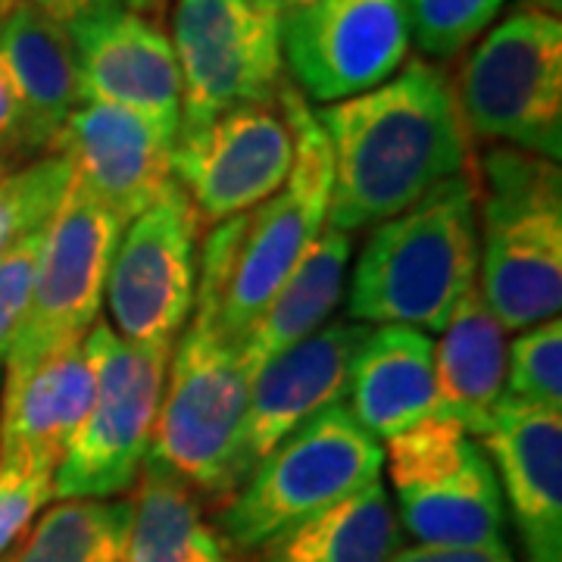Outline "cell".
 I'll use <instances>...</instances> for the list:
<instances>
[{"instance_id":"cell-1","label":"cell","mask_w":562,"mask_h":562,"mask_svg":"<svg viewBox=\"0 0 562 562\" xmlns=\"http://www.w3.org/2000/svg\"><path fill=\"white\" fill-rule=\"evenodd\" d=\"M331 147L328 228L353 235L409 210L472 169L453 85L441 66L403 63L401 76L316 113Z\"/></svg>"},{"instance_id":"cell-2","label":"cell","mask_w":562,"mask_h":562,"mask_svg":"<svg viewBox=\"0 0 562 562\" xmlns=\"http://www.w3.org/2000/svg\"><path fill=\"white\" fill-rule=\"evenodd\" d=\"M279 103L294 125V166L279 191L206 232L194 310L241 350L254 322L319 238L331 203V147L313 106L284 79Z\"/></svg>"},{"instance_id":"cell-3","label":"cell","mask_w":562,"mask_h":562,"mask_svg":"<svg viewBox=\"0 0 562 562\" xmlns=\"http://www.w3.org/2000/svg\"><path fill=\"white\" fill-rule=\"evenodd\" d=\"M475 281L479 184L469 169L375 225L353 266L347 319L443 331Z\"/></svg>"},{"instance_id":"cell-4","label":"cell","mask_w":562,"mask_h":562,"mask_svg":"<svg viewBox=\"0 0 562 562\" xmlns=\"http://www.w3.org/2000/svg\"><path fill=\"white\" fill-rule=\"evenodd\" d=\"M475 184L482 301L506 331L557 319L562 306L560 162L491 144Z\"/></svg>"},{"instance_id":"cell-5","label":"cell","mask_w":562,"mask_h":562,"mask_svg":"<svg viewBox=\"0 0 562 562\" xmlns=\"http://www.w3.org/2000/svg\"><path fill=\"white\" fill-rule=\"evenodd\" d=\"M384 447L335 403L257 462L247 482L216 509V531L238 557L291 525L382 482Z\"/></svg>"},{"instance_id":"cell-6","label":"cell","mask_w":562,"mask_h":562,"mask_svg":"<svg viewBox=\"0 0 562 562\" xmlns=\"http://www.w3.org/2000/svg\"><path fill=\"white\" fill-rule=\"evenodd\" d=\"M247 397L250 379L241 350L225 341L213 322L191 313L169 357L147 457L172 469L206 506L220 509L241 487L238 447Z\"/></svg>"},{"instance_id":"cell-7","label":"cell","mask_w":562,"mask_h":562,"mask_svg":"<svg viewBox=\"0 0 562 562\" xmlns=\"http://www.w3.org/2000/svg\"><path fill=\"white\" fill-rule=\"evenodd\" d=\"M94 401L54 472L57 501H116L132 491L150 453L172 347L132 344L106 322L85 335Z\"/></svg>"},{"instance_id":"cell-8","label":"cell","mask_w":562,"mask_h":562,"mask_svg":"<svg viewBox=\"0 0 562 562\" xmlns=\"http://www.w3.org/2000/svg\"><path fill=\"white\" fill-rule=\"evenodd\" d=\"M450 85L469 138L560 162L562 25L557 16L513 10L475 44Z\"/></svg>"},{"instance_id":"cell-9","label":"cell","mask_w":562,"mask_h":562,"mask_svg":"<svg viewBox=\"0 0 562 562\" xmlns=\"http://www.w3.org/2000/svg\"><path fill=\"white\" fill-rule=\"evenodd\" d=\"M125 222L72 181L41 238L32 291L7 353L3 391L32 375L50 353L85 341L106 294L110 262Z\"/></svg>"},{"instance_id":"cell-10","label":"cell","mask_w":562,"mask_h":562,"mask_svg":"<svg viewBox=\"0 0 562 562\" xmlns=\"http://www.w3.org/2000/svg\"><path fill=\"white\" fill-rule=\"evenodd\" d=\"M403 528L422 547H506L497 472L479 438L450 419L419 422L384 443Z\"/></svg>"},{"instance_id":"cell-11","label":"cell","mask_w":562,"mask_h":562,"mask_svg":"<svg viewBox=\"0 0 562 562\" xmlns=\"http://www.w3.org/2000/svg\"><path fill=\"white\" fill-rule=\"evenodd\" d=\"M169 44L181 76L179 128L238 103L279 101L281 16L266 0H176Z\"/></svg>"},{"instance_id":"cell-12","label":"cell","mask_w":562,"mask_h":562,"mask_svg":"<svg viewBox=\"0 0 562 562\" xmlns=\"http://www.w3.org/2000/svg\"><path fill=\"white\" fill-rule=\"evenodd\" d=\"M294 144V125L279 101L238 103L179 128L169 166L201 232L269 201L291 176Z\"/></svg>"},{"instance_id":"cell-13","label":"cell","mask_w":562,"mask_h":562,"mask_svg":"<svg viewBox=\"0 0 562 562\" xmlns=\"http://www.w3.org/2000/svg\"><path fill=\"white\" fill-rule=\"evenodd\" d=\"M198 241L201 225L179 184L122 228L103 294L120 338L154 347L179 341L194 310Z\"/></svg>"},{"instance_id":"cell-14","label":"cell","mask_w":562,"mask_h":562,"mask_svg":"<svg viewBox=\"0 0 562 562\" xmlns=\"http://www.w3.org/2000/svg\"><path fill=\"white\" fill-rule=\"evenodd\" d=\"M401 0H313L281 16V60L316 103H341L394 79L409 60Z\"/></svg>"},{"instance_id":"cell-15","label":"cell","mask_w":562,"mask_h":562,"mask_svg":"<svg viewBox=\"0 0 562 562\" xmlns=\"http://www.w3.org/2000/svg\"><path fill=\"white\" fill-rule=\"evenodd\" d=\"M79 63V101L113 103L179 135L181 76L162 25L122 7H94L66 25Z\"/></svg>"},{"instance_id":"cell-16","label":"cell","mask_w":562,"mask_h":562,"mask_svg":"<svg viewBox=\"0 0 562 562\" xmlns=\"http://www.w3.org/2000/svg\"><path fill=\"white\" fill-rule=\"evenodd\" d=\"M369 335L372 325L331 319L254 375L238 447L241 484L257 469V462L266 460L284 438H291L303 422L347 397L353 362Z\"/></svg>"},{"instance_id":"cell-17","label":"cell","mask_w":562,"mask_h":562,"mask_svg":"<svg viewBox=\"0 0 562 562\" xmlns=\"http://www.w3.org/2000/svg\"><path fill=\"white\" fill-rule=\"evenodd\" d=\"M172 140L154 122L113 103H79L50 154L69 162L72 181L125 225L176 184Z\"/></svg>"},{"instance_id":"cell-18","label":"cell","mask_w":562,"mask_h":562,"mask_svg":"<svg viewBox=\"0 0 562 562\" xmlns=\"http://www.w3.org/2000/svg\"><path fill=\"white\" fill-rule=\"evenodd\" d=\"M482 447L528 562H562V413L501 401Z\"/></svg>"},{"instance_id":"cell-19","label":"cell","mask_w":562,"mask_h":562,"mask_svg":"<svg viewBox=\"0 0 562 562\" xmlns=\"http://www.w3.org/2000/svg\"><path fill=\"white\" fill-rule=\"evenodd\" d=\"M350 413L379 443L435 416V341L401 325H379L350 372Z\"/></svg>"},{"instance_id":"cell-20","label":"cell","mask_w":562,"mask_h":562,"mask_svg":"<svg viewBox=\"0 0 562 562\" xmlns=\"http://www.w3.org/2000/svg\"><path fill=\"white\" fill-rule=\"evenodd\" d=\"M503 379L506 328L487 310L475 281L435 344V416L482 438L501 406Z\"/></svg>"},{"instance_id":"cell-21","label":"cell","mask_w":562,"mask_h":562,"mask_svg":"<svg viewBox=\"0 0 562 562\" xmlns=\"http://www.w3.org/2000/svg\"><path fill=\"white\" fill-rule=\"evenodd\" d=\"M94 362L85 341L69 344L0 394V453H29L60 462L94 401Z\"/></svg>"},{"instance_id":"cell-22","label":"cell","mask_w":562,"mask_h":562,"mask_svg":"<svg viewBox=\"0 0 562 562\" xmlns=\"http://www.w3.org/2000/svg\"><path fill=\"white\" fill-rule=\"evenodd\" d=\"M0 57L20 91L29 125L44 154L66 116L79 106V63L66 25L32 7H7L0 20Z\"/></svg>"},{"instance_id":"cell-23","label":"cell","mask_w":562,"mask_h":562,"mask_svg":"<svg viewBox=\"0 0 562 562\" xmlns=\"http://www.w3.org/2000/svg\"><path fill=\"white\" fill-rule=\"evenodd\" d=\"M347 262L350 235L325 225L244 338L241 362L250 382L266 362L276 360L288 347L306 341L335 319L347 288Z\"/></svg>"},{"instance_id":"cell-24","label":"cell","mask_w":562,"mask_h":562,"mask_svg":"<svg viewBox=\"0 0 562 562\" xmlns=\"http://www.w3.org/2000/svg\"><path fill=\"white\" fill-rule=\"evenodd\" d=\"M203 506L194 487L147 457L128 497L125 562H238Z\"/></svg>"},{"instance_id":"cell-25","label":"cell","mask_w":562,"mask_h":562,"mask_svg":"<svg viewBox=\"0 0 562 562\" xmlns=\"http://www.w3.org/2000/svg\"><path fill=\"white\" fill-rule=\"evenodd\" d=\"M401 550V525L382 482L291 525L238 562H391Z\"/></svg>"},{"instance_id":"cell-26","label":"cell","mask_w":562,"mask_h":562,"mask_svg":"<svg viewBox=\"0 0 562 562\" xmlns=\"http://www.w3.org/2000/svg\"><path fill=\"white\" fill-rule=\"evenodd\" d=\"M128 501H60L3 562H125Z\"/></svg>"},{"instance_id":"cell-27","label":"cell","mask_w":562,"mask_h":562,"mask_svg":"<svg viewBox=\"0 0 562 562\" xmlns=\"http://www.w3.org/2000/svg\"><path fill=\"white\" fill-rule=\"evenodd\" d=\"M69 184V162L57 154L25 162L0 179V260L29 235L47 228Z\"/></svg>"},{"instance_id":"cell-28","label":"cell","mask_w":562,"mask_h":562,"mask_svg":"<svg viewBox=\"0 0 562 562\" xmlns=\"http://www.w3.org/2000/svg\"><path fill=\"white\" fill-rule=\"evenodd\" d=\"M543 413H562V322L547 319L525 328L506 347L503 397Z\"/></svg>"},{"instance_id":"cell-29","label":"cell","mask_w":562,"mask_h":562,"mask_svg":"<svg viewBox=\"0 0 562 562\" xmlns=\"http://www.w3.org/2000/svg\"><path fill=\"white\" fill-rule=\"evenodd\" d=\"M422 60H453L482 38L506 0H401Z\"/></svg>"},{"instance_id":"cell-30","label":"cell","mask_w":562,"mask_h":562,"mask_svg":"<svg viewBox=\"0 0 562 562\" xmlns=\"http://www.w3.org/2000/svg\"><path fill=\"white\" fill-rule=\"evenodd\" d=\"M57 462L29 453H0V557L32 528L35 516L54 501Z\"/></svg>"},{"instance_id":"cell-31","label":"cell","mask_w":562,"mask_h":562,"mask_svg":"<svg viewBox=\"0 0 562 562\" xmlns=\"http://www.w3.org/2000/svg\"><path fill=\"white\" fill-rule=\"evenodd\" d=\"M41 238L44 232L29 235L20 241L3 260H0V394H3V369H7V353L10 344L16 338L25 301L32 291V276H35V262H38Z\"/></svg>"},{"instance_id":"cell-32","label":"cell","mask_w":562,"mask_h":562,"mask_svg":"<svg viewBox=\"0 0 562 562\" xmlns=\"http://www.w3.org/2000/svg\"><path fill=\"white\" fill-rule=\"evenodd\" d=\"M0 157L13 169L38 160V157H47L35 140V132H32L25 106L20 101V91L10 79V69H7L3 57H0Z\"/></svg>"},{"instance_id":"cell-33","label":"cell","mask_w":562,"mask_h":562,"mask_svg":"<svg viewBox=\"0 0 562 562\" xmlns=\"http://www.w3.org/2000/svg\"><path fill=\"white\" fill-rule=\"evenodd\" d=\"M391 562H516L506 547H401Z\"/></svg>"},{"instance_id":"cell-34","label":"cell","mask_w":562,"mask_h":562,"mask_svg":"<svg viewBox=\"0 0 562 562\" xmlns=\"http://www.w3.org/2000/svg\"><path fill=\"white\" fill-rule=\"evenodd\" d=\"M120 7L128 10V13H135V16H140V20H150L154 25H160L162 16L172 7V0H120Z\"/></svg>"},{"instance_id":"cell-35","label":"cell","mask_w":562,"mask_h":562,"mask_svg":"<svg viewBox=\"0 0 562 562\" xmlns=\"http://www.w3.org/2000/svg\"><path fill=\"white\" fill-rule=\"evenodd\" d=\"M516 10H531V13H547V16H557L560 20L562 3L560 0H519Z\"/></svg>"},{"instance_id":"cell-36","label":"cell","mask_w":562,"mask_h":562,"mask_svg":"<svg viewBox=\"0 0 562 562\" xmlns=\"http://www.w3.org/2000/svg\"><path fill=\"white\" fill-rule=\"evenodd\" d=\"M279 16H288V13H294V10H303V7H310L313 0H266Z\"/></svg>"},{"instance_id":"cell-37","label":"cell","mask_w":562,"mask_h":562,"mask_svg":"<svg viewBox=\"0 0 562 562\" xmlns=\"http://www.w3.org/2000/svg\"><path fill=\"white\" fill-rule=\"evenodd\" d=\"M7 172H13V166H10V162H7V160H3V157H0V179H3Z\"/></svg>"},{"instance_id":"cell-38","label":"cell","mask_w":562,"mask_h":562,"mask_svg":"<svg viewBox=\"0 0 562 562\" xmlns=\"http://www.w3.org/2000/svg\"><path fill=\"white\" fill-rule=\"evenodd\" d=\"M94 7H120V0H94Z\"/></svg>"},{"instance_id":"cell-39","label":"cell","mask_w":562,"mask_h":562,"mask_svg":"<svg viewBox=\"0 0 562 562\" xmlns=\"http://www.w3.org/2000/svg\"><path fill=\"white\" fill-rule=\"evenodd\" d=\"M7 7H10V3H7V0H0V20H3V13H7Z\"/></svg>"},{"instance_id":"cell-40","label":"cell","mask_w":562,"mask_h":562,"mask_svg":"<svg viewBox=\"0 0 562 562\" xmlns=\"http://www.w3.org/2000/svg\"><path fill=\"white\" fill-rule=\"evenodd\" d=\"M0 562H3V557H0Z\"/></svg>"}]
</instances>
